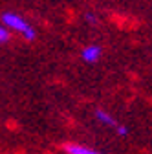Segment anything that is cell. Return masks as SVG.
Here are the masks:
<instances>
[{
	"label": "cell",
	"mask_w": 152,
	"mask_h": 154,
	"mask_svg": "<svg viewBox=\"0 0 152 154\" xmlns=\"http://www.w3.org/2000/svg\"><path fill=\"white\" fill-rule=\"evenodd\" d=\"M11 38V33H9V29L4 26V24H0V44L2 42H8Z\"/></svg>",
	"instance_id": "5"
},
{
	"label": "cell",
	"mask_w": 152,
	"mask_h": 154,
	"mask_svg": "<svg viewBox=\"0 0 152 154\" xmlns=\"http://www.w3.org/2000/svg\"><path fill=\"white\" fill-rule=\"evenodd\" d=\"M0 20H2V24L9 29V31H17V33H20L26 41H33V38L37 37L33 26L26 20L24 17L20 15H17V13H11V11H6L0 15Z\"/></svg>",
	"instance_id": "1"
},
{
	"label": "cell",
	"mask_w": 152,
	"mask_h": 154,
	"mask_svg": "<svg viewBox=\"0 0 152 154\" xmlns=\"http://www.w3.org/2000/svg\"><path fill=\"white\" fill-rule=\"evenodd\" d=\"M66 152L68 154H101L93 149H88V147H83V145H68L66 147Z\"/></svg>",
	"instance_id": "4"
},
{
	"label": "cell",
	"mask_w": 152,
	"mask_h": 154,
	"mask_svg": "<svg viewBox=\"0 0 152 154\" xmlns=\"http://www.w3.org/2000/svg\"><path fill=\"white\" fill-rule=\"evenodd\" d=\"M86 20L90 22V24H93V26H97L99 24V18H97V15H93V13H86Z\"/></svg>",
	"instance_id": "6"
},
{
	"label": "cell",
	"mask_w": 152,
	"mask_h": 154,
	"mask_svg": "<svg viewBox=\"0 0 152 154\" xmlns=\"http://www.w3.org/2000/svg\"><path fill=\"white\" fill-rule=\"evenodd\" d=\"M101 53H103L101 46H97V44H90V46L83 48V51H81V57H83V61H84V63H88V64H93V63H97V61H99Z\"/></svg>",
	"instance_id": "3"
},
{
	"label": "cell",
	"mask_w": 152,
	"mask_h": 154,
	"mask_svg": "<svg viewBox=\"0 0 152 154\" xmlns=\"http://www.w3.org/2000/svg\"><path fill=\"white\" fill-rule=\"evenodd\" d=\"M96 118H97L99 123H103V125H106V127H112L114 130L119 134V136H128V128H126L125 125H119V123L114 119L108 112H105V110H97V112H96Z\"/></svg>",
	"instance_id": "2"
}]
</instances>
